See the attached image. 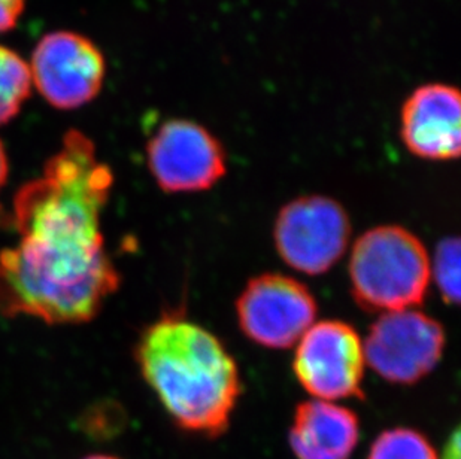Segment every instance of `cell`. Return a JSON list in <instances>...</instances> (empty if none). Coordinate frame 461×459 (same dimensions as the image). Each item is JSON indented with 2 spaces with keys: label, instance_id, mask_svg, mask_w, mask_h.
<instances>
[{
  "label": "cell",
  "instance_id": "6da1fadb",
  "mask_svg": "<svg viewBox=\"0 0 461 459\" xmlns=\"http://www.w3.org/2000/svg\"><path fill=\"white\" fill-rule=\"evenodd\" d=\"M113 172L92 140L70 131L41 178L14 197L17 245L0 252V315L84 324L120 284L102 233Z\"/></svg>",
  "mask_w": 461,
  "mask_h": 459
},
{
  "label": "cell",
  "instance_id": "7a4b0ae2",
  "mask_svg": "<svg viewBox=\"0 0 461 459\" xmlns=\"http://www.w3.org/2000/svg\"><path fill=\"white\" fill-rule=\"evenodd\" d=\"M136 360L175 424L209 437L226 431L240 400V370L208 329L161 317L140 336Z\"/></svg>",
  "mask_w": 461,
  "mask_h": 459
},
{
  "label": "cell",
  "instance_id": "3957f363",
  "mask_svg": "<svg viewBox=\"0 0 461 459\" xmlns=\"http://www.w3.org/2000/svg\"><path fill=\"white\" fill-rule=\"evenodd\" d=\"M430 256L421 240L399 226L366 231L349 258L354 299L370 312L413 309L430 286Z\"/></svg>",
  "mask_w": 461,
  "mask_h": 459
},
{
  "label": "cell",
  "instance_id": "277c9868",
  "mask_svg": "<svg viewBox=\"0 0 461 459\" xmlns=\"http://www.w3.org/2000/svg\"><path fill=\"white\" fill-rule=\"evenodd\" d=\"M348 213L336 200L305 195L279 211L275 247L290 267L306 274L329 272L348 248Z\"/></svg>",
  "mask_w": 461,
  "mask_h": 459
},
{
  "label": "cell",
  "instance_id": "5b68a950",
  "mask_svg": "<svg viewBox=\"0 0 461 459\" xmlns=\"http://www.w3.org/2000/svg\"><path fill=\"white\" fill-rule=\"evenodd\" d=\"M444 347L442 325L415 309L383 313L363 343L369 367L397 385H412L426 377L439 363Z\"/></svg>",
  "mask_w": 461,
  "mask_h": 459
},
{
  "label": "cell",
  "instance_id": "8992f818",
  "mask_svg": "<svg viewBox=\"0 0 461 459\" xmlns=\"http://www.w3.org/2000/svg\"><path fill=\"white\" fill-rule=\"evenodd\" d=\"M365 349L357 331L342 321L313 324L297 342L294 374L315 400L363 397Z\"/></svg>",
  "mask_w": 461,
  "mask_h": 459
},
{
  "label": "cell",
  "instance_id": "52a82bcc",
  "mask_svg": "<svg viewBox=\"0 0 461 459\" xmlns=\"http://www.w3.org/2000/svg\"><path fill=\"white\" fill-rule=\"evenodd\" d=\"M236 313L249 340L269 349H287L315 324L317 302L302 282L266 274L247 284Z\"/></svg>",
  "mask_w": 461,
  "mask_h": 459
},
{
  "label": "cell",
  "instance_id": "ba28073f",
  "mask_svg": "<svg viewBox=\"0 0 461 459\" xmlns=\"http://www.w3.org/2000/svg\"><path fill=\"white\" fill-rule=\"evenodd\" d=\"M149 172L170 194L212 188L226 175L224 148L205 127L175 118L163 122L147 143Z\"/></svg>",
  "mask_w": 461,
  "mask_h": 459
},
{
  "label": "cell",
  "instance_id": "9c48e42d",
  "mask_svg": "<svg viewBox=\"0 0 461 459\" xmlns=\"http://www.w3.org/2000/svg\"><path fill=\"white\" fill-rule=\"evenodd\" d=\"M29 68L38 92L61 111L96 99L106 74L101 50L86 36L63 31L51 32L40 40Z\"/></svg>",
  "mask_w": 461,
  "mask_h": 459
},
{
  "label": "cell",
  "instance_id": "30bf717a",
  "mask_svg": "<svg viewBox=\"0 0 461 459\" xmlns=\"http://www.w3.org/2000/svg\"><path fill=\"white\" fill-rule=\"evenodd\" d=\"M401 138L422 160H457L461 151V95L457 87L430 83L411 93L402 106Z\"/></svg>",
  "mask_w": 461,
  "mask_h": 459
},
{
  "label": "cell",
  "instance_id": "8fae6325",
  "mask_svg": "<svg viewBox=\"0 0 461 459\" xmlns=\"http://www.w3.org/2000/svg\"><path fill=\"white\" fill-rule=\"evenodd\" d=\"M360 438L356 413L331 401L299 404L290 428V446L297 459H349Z\"/></svg>",
  "mask_w": 461,
  "mask_h": 459
},
{
  "label": "cell",
  "instance_id": "7c38bea8",
  "mask_svg": "<svg viewBox=\"0 0 461 459\" xmlns=\"http://www.w3.org/2000/svg\"><path fill=\"white\" fill-rule=\"evenodd\" d=\"M31 90L29 65L17 52L0 47V126L17 117Z\"/></svg>",
  "mask_w": 461,
  "mask_h": 459
},
{
  "label": "cell",
  "instance_id": "4fadbf2b",
  "mask_svg": "<svg viewBox=\"0 0 461 459\" xmlns=\"http://www.w3.org/2000/svg\"><path fill=\"white\" fill-rule=\"evenodd\" d=\"M367 459H439L427 437L415 429L384 431L370 447Z\"/></svg>",
  "mask_w": 461,
  "mask_h": 459
},
{
  "label": "cell",
  "instance_id": "5bb4252c",
  "mask_svg": "<svg viewBox=\"0 0 461 459\" xmlns=\"http://www.w3.org/2000/svg\"><path fill=\"white\" fill-rule=\"evenodd\" d=\"M430 274L445 303L460 302V240L447 238L436 248L435 260L430 263Z\"/></svg>",
  "mask_w": 461,
  "mask_h": 459
},
{
  "label": "cell",
  "instance_id": "9a60e30c",
  "mask_svg": "<svg viewBox=\"0 0 461 459\" xmlns=\"http://www.w3.org/2000/svg\"><path fill=\"white\" fill-rule=\"evenodd\" d=\"M26 6V0H0V33L9 32L17 24Z\"/></svg>",
  "mask_w": 461,
  "mask_h": 459
},
{
  "label": "cell",
  "instance_id": "2e32d148",
  "mask_svg": "<svg viewBox=\"0 0 461 459\" xmlns=\"http://www.w3.org/2000/svg\"><path fill=\"white\" fill-rule=\"evenodd\" d=\"M460 449V433H458L457 429L449 437L448 443L445 446L444 454H442V458L439 459H461Z\"/></svg>",
  "mask_w": 461,
  "mask_h": 459
},
{
  "label": "cell",
  "instance_id": "e0dca14e",
  "mask_svg": "<svg viewBox=\"0 0 461 459\" xmlns=\"http://www.w3.org/2000/svg\"><path fill=\"white\" fill-rule=\"evenodd\" d=\"M9 175V161L8 156H6V151H5L4 143L0 140V190L4 188L5 184H6V179H8Z\"/></svg>",
  "mask_w": 461,
  "mask_h": 459
},
{
  "label": "cell",
  "instance_id": "ac0fdd59",
  "mask_svg": "<svg viewBox=\"0 0 461 459\" xmlns=\"http://www.w3.org/2000/svg\"><path fill=\"white\" fill-rule=\"evenodd\" d=\"M6 221H9V213L5 212L2 204H0V227L4 226Z\"/></svg>",
  "mask_w": 461,
  "mask_h": 459
},
{
  "label": "cell",
  "instance_id": "d6986e66",
  "mask_svg": "<svg viewBox=\"0 0 461 459\" xmlns=\"http://www.w3.org/2000/svg\"><path fill=\"white\" fill-rule=\"evenodd\" d=\"M86 459H118V458H113V456H108V455H93V456H88V458H86Z\"/></svg>",
  "mask_w": 461,
  "mask_h": 459
}]
</instances>
